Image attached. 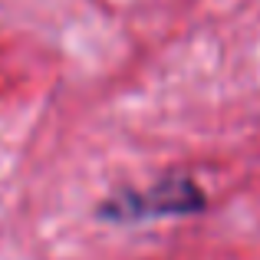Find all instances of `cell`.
Listing matches in <instances>:
<instances>
[{"label":"cell","mask_w":260,"mask_h":260,"mask_svg":"<svg viewBox=\"0 0 260 260\" xmlns=\"http://www.w3.org/2000/svg\"><path fill=\"white\" fill-rule=\"evenodd\" d=\"M204 208V194L198 184L184 175H168L148 184L145 191H125L102 204V214L115 221H145V217H175V214H198Z\"/></svg>","instance_id":"6da1fadb"}]
</instances>
